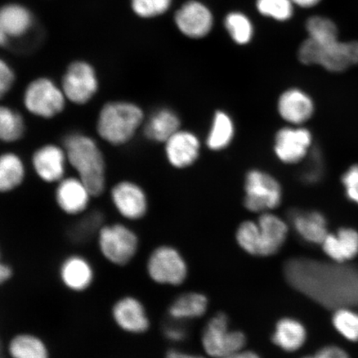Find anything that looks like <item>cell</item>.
<instances>
[{"label": "cell", "mask_w": 358, "mask_h": 358, "mask_svg": "<svg viewBox=\"0 0 358 358\" xmlns=\"http://www.w3.org/2000/svg\"><path fill=\"white\" fill-rule=\"evenodd\" d=\"M286 280L295 289L330 310L358 303V268L306 258L285 263Z\"/></svg>", "instance_id": "6da1fadb"}, {"label": "cell", "mask_w": 358, "mask_h": 358, "mask_svg": "<svg viewBox=\"0 0 358 358\" xmlns=\"http://www.w3.org/2000/svg\"><path fill=\"white\" fill-rule=\"evenodd\" d=\"M100 142L79 129L66 132L61 141L69 168L82 179L95 199L104 195L108 187V166Z\"/></svg>", "instance_id": "7a4b0ae2"}, {"label": "cell", "mask_w": 358, "mask_h": 358, "mask_svg": "<svg viewBox=\"0 0 358 358\" xmlns=\"http://www.w3.org/2000/svg\"><path fill=\"white\" fill-rule=\"evenodd\" d=\"M146 112L137 102L111 99L97 112L95 131L103 144L114 148L129 145L141 133Z\"/></svg>", "instance_id": "3957f363"}, {"label": "cell", "mask_w": 358, "mask_h": 358, "mask_svg": "<svg viewBox=\"0 0 358 358\" xmlns=\"http://www.w3.org/2000/svg\"><path fill=\"white\" fill-rule=\"evenodd\" d=\"M21 99L27 114L47 122L59 117L69 105L59 82L47 76L31 80L22 90Z\"/></svg>", "instance_id": "277c9868"}, {"label": "cell", "mask_w": 358, "mask_h": 358, "mask_svg": "<svg viewBox=\"0 0 358 358\" xmlns=\"http://www.w3.org/2000/svg\"><path fill=\"white\" fill-rule=\"evenodd\" d=\"M243 206L248 211L262 214L278 208L284 189L274 174L262 168H252L243 178Z\"/></svg>", "instance_id": "5b68a950"}, {"label": "cell", "mask_w": 358, "mask_h": 358, "mask_svg": "<svg viewBox=\"0 0 358 358\" xmlns=\"http://www.w3.org/2000/svg\"><path fill=\"white\" fill-rule=\"evenodd\" d=\"M298 58L303 65H320L332 73H342L358 64V42L338 40L322 45L308 38L299 48Z\"/></svg>", "instance_id": "8992f818"}, {"label": "cell", "mask_w": 358, "mask_h": 358, "mask_svg": "<svg viewBox=\"0 0 358 358\" xmlns=\"http://www.w3.org/2000/svg\"><path fill=\"white\" fill-rule=\"evenodd\" d=\"M59 83L69 104L79 107L91 104L101 87L96 67L86 60L71 62Z\"/></svg>", "instance_id": "52a82bcc"}, {"label": "cell", "mask_w": 358, "mask_h": 358, "mask_svg": "<svg viewBox=\"0 0 358 358\" xmlns=\"http://www.w3.org/2000/svg\"><path fill=\"white\" fill-rule=\"evenodd\" d=\"M313 141L312 132L304 125L285 124L273 137V155L282 164H299L310 155Z\"/></svg>", "instance_id": "ba28073f"}, {"label": "cell", "mask_w": 358, "mask_h": 358, "mask_svg": "<svg viewBox=\"0 0 358 358\" xmlns=\"http://www.w3.org/2000/svg\"><path fill=\"white\" fill-rule=\"evenodd\" d=\"M97 236L103 256L115 265H127L136 254L138 236L123 223L104 224Z\"/></svg>", "instance_id": "9c48e42d"}, {"label": "cell", "mask_w": 358, "mask_h": 358, "mask_svg": "<svg viewBox=\"0 0 358 358\" xmlns=\"http://www.w3.org/2000/svg\"><path fill=\"white\" fill-rule=\"evenodd\" d=\"M29 167L40 181L48 185H56L69 176V164L62 143L46 142L32 152Z\"/></svg>", "instance_id": "30bf717a"}, {"label": "cell", "mask_w": 358, "mask_h": 358, "mask_svg": "<svg viewBox=\"0 0 358 358\" xmlns=\"http://www.w3.org/2000/svg\"><path fill=\"white\" fill-rule=\"evenodd\" d=\"M201 342L208 355L219 358L240 352L245 346V336L231 330L227 315L217 313L206 325Z\"/></svg>", "instance_id": "8fae6325"}, {"label": "cell", "mask_w": 358, "mask_h": 358, "mask_svg": "<svg viewBox=\"0 0 358 358\" xmlns=\"http://www.w3.org/2000/svg\"><path fill=\"white\" fill-rule=\"evenodd\" d=\"M108 192L112 206L127 220H141L149 211L147 192L133 179H120L110 187Z\"/></svg>", "instance_id": "7c38bea8"}, {"label": "cell", "mask_w": 358, "mask_h": 358, "mask_svg": "<svg viewBox=\"0 0 358 358\" xmlns=\"http://www.w3.org/2000/svg\"><path fill=\"white\" fill-rule=\"evenodd\" d=\"M174 24L186 38L199 40L211 34L215 17L207 4L200 0H187L174 13Z\"/></svg>", "instance_id": "4fadbf2b"}, {"label": "cell", "mask_w": 358, "mask_h": 358, "mask_svg": "<svg viewBox=\"0 0 358 358\" xmlns=\"http://www.w3.org/2000/svg\"><path fill=\"white\" fill-rule=\"evenodd\" d=\"M203 145L198 134L182 127L163 145L165 159L174 169H189L198 163Z\"/></svg>", "instance_id": "5bb4252c"}, {"label": "cell", "mask_w": 358, "mask_h": 358, "mask_svg": "<svg viewBox=\"0 0 358 358\" xmlns=\"http://www.w3.org/2000/svg\"><path fill=\"white\" fill-rule=\"evenodd\" d=\"M147 268L151 279L160 284L180 285L187 274L185 259L169 246L156 249L151 254Z\"/></svg>", "instance_id": "9a60e30c"}, {"label": "cell", "mask_w": 358, "mask_h": 358, "mask_svg": "<svg viewBox=\"0 0 358 358\" xmlns=\"http://www.w3.org/2000/svg\"><path fill=\"white\" fill-rule=\"evenodd\" d=\"M55 201L60 211L71 217H79L89 210L94 196L77 176H66L55 185Z\"/></svg>", "instance_id": "2e32d148"}, {"label": "cell", "mask_w": 358, "mask_h": 358, "mask_svg": "<svg viewBox=\"0 0 358 358\" xmlns=\"http://www.w3.org/2000/svg\"><path fill=\"white\" fill-rule=\"evenodd\" d=\"M276 112L286 124H306L315 111L312 96L302 88L291 87L281 92L276 100Z\"/></svg>", "instance_id": "e0dca14e"}, {"label": "cell", "mask_w": 358, "mask_h": 358, "mask_svg": "<svg viewBox=\"0 0 358 358\" xmlns=\"http://www.w3.org/2000/svg\"><path fill=\"white\" fill-rule=\"evenodd\" d=\"M182 127L178 112L171 106H160L146 115L141 134L147 141L164 145Z\"/></svg>", "instance_id": "ac0fdd59"}, {"label": "cell", "mask_w": 358, "mask_h": 358, "mask_svg": "<svg viewBox=\"0 0 358 358\" xmlns=\"http://www.w3.org/2000/svg\"><path fill=\"white\" fill-rule=\"evenodd\" d=\"M34 24L32 13L17 3L0 8V48L7 47L11 40L24 37Z\"/></svg>", "instance_id": "d6986e66"}, {"label": "cell", "mask_w": 358, "mask_h": 358, "mask_svg": "<svg viewBox=\"0 0 358 358\" xmlns=\"http://www.w3.org/2000/svg\"><path fill=\"white\" fill-rule=\"evenodd\" d=\"M236 124L229 111L217 109L213 112L204 145L214 153H221L230 148L235 141Z\"/></svg>", "instance_id": "ffe728a7"}, {"label": "cell", "mask_w": 358, "mask_h": 358, "mask_svg": "<svg viewBox=\"0 0 358 358\" xmlns=\"http://www.w3.org/2000/svg\"><path fill=\"white\" fill-rule=\"evenodd\" d=\"M28 164L17 152H0V194H8L20 189L28 177Z\"/></svg>", "instance_id": "44dd1931"}, {"label": "cell", "mask_w": 358, "mask_h": 358, "mask_svg": "<svg viewBox=\"0 0 358 358\" xmlns=\"http://www.w3.org/2000/svg\"><path fill=\"white\" fill-rule=\"evenodd\" d=\"M261 240L262 257L271 256L284 245L289 232V227L283 219L272 212L259 214L257 221Z\"/></svg>", "instance_id": "7402d4cb"}, {"label": "cell", "mask_w": 358, "mask_h": 358, "mask_svg": "<svg viewBox=\"0 0 358 358\" xmlns=\"http://www.w3.org/2000/svg\"><path fill=\"white\" fill-rule=\"evenodd\" d=\"M115 323L127 332L145 333L150 327L143 304L133 297H125L116 303L112 310Z\"/></svg>", "instance_id": "603a6c76"}, {"label": "cell", "mask_w": 358, "mask_h": 358, "mask_svg": "<svg viewBox=\"0 0 358 358\" xmlns=\"http://www.w3.org/2000/svg\"><path fill=\"white\" fill-rule=\"evenodd\" d=\"M289 221L295 231L308 243H323L328 230L323 213L294 209L289 213Z\"/></svg>", "instance_id": "cb8c5ba5"}, {"label": "cell", "mask_w": 358, "mask_h": 358, "mask_svg": "<svg viewBox=\"0 0 358 358\" xmlns=\"http://www.w3.org/2000/svg\"><path fill=\"white\" fill-rule=\"evenodd\" d=\"M3 101H0V144L15 145L25 138L28 124L20 110Z\"/></svg>", "instance_id": "d4e9b609"}, {"label": "cell", "mask_w": 358, "mask_h": 358, "mask_svg": "<svg viewBox=\"0 0 358 358\" xmlns=\"http://www.w3.org/2000/svg\"><path fill=\"white\" fill-rule=\"evenodd\" d=\"M322 244L330 258L335 262L343 263L358 255V232L352 228H341L336 235H327Z\"/></svg>", "instance_id": "484cf974"}, {"label": "cell", "mask_w": 358, "mask_h": 358, "mask_svg": "<svg viewBox=\"0 0 358 358\" xmlns=\"http://www.w3.org/2000/svg\"><path fill=\"white\" fill-rule=\"evenodd\" d=\"M60 275L66 287L78 292L87 289L94 277L91 265L86 259L78 256L66 259L62 265Z\"/></svg>", "instance_id": "4316f807"}, {"label": "cell", "mask_w": 358, "mask_h": 358, "mask_svg": "<svg viewBox=\"0 0 358 358\" xmlns=\"http://www.w3.org/2000/svg\"><path fill=\"white\" fill-rule=\"evenodd\" d=\"M272 340L284 351L294 352L306 343V330L299 321L285 317L277 323Z\"/></svg>", "instance_id": "83f0119b"}, {"label": "cell", "mask_w": 358, "mask_h": 358, "mask_svg": "<svg viewBox=\"0 0 358 358\" xmlns=\"http://www.w3.org/2000/svg\"><path fill=\"white\" fill-rule=\"evenodd\" d=\"M208 308V299L203 294L189 293L180 295L169 308L174 320H192L203 316Z\"/></svg>", "instance_id": "f1b7e54d"}, {"label": "cell", "mask_w": 358, "mask_h": 358, "mask_svg": "<svg viewBox=\"0 0 358 358\" xmlns=\"http://www.w3.org/2000/svg\"><path fill=\"white\" fill-rule=\"evenodd\" d=\"M223 25L232 41L238 46H246L252 42L255 26L252 20L245 13H228L224 17Z\"/></svg>", "instance_id": "f546056e"}, {"label": "cell", "mask_w": 358, "mask_h": 358, "mask_svg": "<svg viewBox=\"0 0 358 358\" xmlns=\"http://www.w3.org/2000/svg\"><path fill=\"white\" fill-rule=\"evenodd\" d=\"M104 215L94 210L79 216L69 231V238L73 243L80 244L87 243L94 236H97L101 228L104 225Z\"/></svg>", "instance_id": "4dcf8cb0"}, {"label": "cell", "mask_w": 358, "mask_h": 358, "mask_svg": "<svg viewBox=\"0 0 358 358\" xmlns=\"http://www.w3.org/2000/svg\"><path fill=\"white\" fill-rule=\"evenodd\" d=\"M12 358H48V351L41 339L30 334H20L8 345Z\"/></svg>", "instance_id": "1f68e13d"}, {"label": "cell", "mask_w": 358, "mask_h": 358, "mask_svg": "<svg viewBox=\"0 0 358 358\" xmlns=\"http://www.w3.org/2000/svg\"><path fill=\"white\" fill-rule=\"evenodd\" d=\"M308 38L319 44L338 41V30L334 22L328 17L313 16L306 22Z\"/></svg>", "instance_id": "d6a6232c"}, {"label": "cell", "mask_w": 358, "mask_h": 358, "mask_svg": "<svg viewBox=\"0 0 358 358\" xmlns=\"http://www.w3.org/2000/svg\"><path fill=\"white\" fill-rule=\"evenodd\" d=\"M294 7L292 0H256V8L259 15L277 22L292 19Z\"/></svg>", "instance_id": "836d02e7"}, {"label": "cell", "mask_w": 358, "mask_h": 358, "mask_svg": "<svg viewBox=\"0 0 358 358\" xmlns=\"http://www.w3.org/2000/svg\"><path fill=\"white\" fill-rule=\"evenodd\" d=\"M306 162L299 178L303 185H316L324 178L325 172L324 157L319 147H313Z\"/></svg>", "instance_id": "e575fe53"}, {"label": "cell", "mask_w": 358, "mask_h": 358, "mask_svg": "<svg viewBox=\"0 0 358 358\" xmlns=\"http://www.w3.org/2000/svg\"><path fill=\"white\" fill-rule=\"evenodd\" d=\"M236 236L237 243L246 252L253 256L261 255V240L257 221L248 220L241 223Z\"/></svg>", "instance_id": "d590c367"}, {"label": "cell", "mask_w": 358, "mask_h": 358, "mask_svg": "<svg viewBox=\"0 0 358 358\" xmlns=\"http://www.w3.org/2000/svg\"><path fill=\"white\" fill-rule=\"evenodd\" d=\"M335 329L344 338L358 342V315L348 308H338L333 317Z\"/></svg>", "instance_id": "8d00e7d4"}, {"label": "cell", "mask_w": 358, "mask_h": 358, "mask_svg": "<svg viewBox=\"0 0 358 358\" xmlns=\"http://www.w3.org/2000/svg\"><path fill=\"white\" fill-rule=\"evenodd\" d=\"M173 0H131L132 10L141 19L164 15L172 7Z\"/></svg>", "instance_id": "74e56055"}, {"label": "cell", "mask_w": 358, "mask_h": 358, "mask_svg": "<svg viewBox=\"0 0 358 358\" xmlns=\"http://www.w3.org/2000/svg\"><path fill=\"white\" fill-rule=\"evenodd\" d=\"M17 75L13 67L0 57V101H3L15 89Z\"/></svg>", "instance_id": "f35d334b"}, {"label": "cell", "mask_w": 358, "mask_h": 358, "mask_svg": "<svg viewBox=\"0 0 358 358\" xmlns=\"http://www.w3.org/2000/svg\"><path fill=\"white\" fill-rule=\"evenodd\" d=\"M342 185L346 198L358 205V164H353L343 173Z\"/></svg>", "instance_id": "ab89813d"}, {"label": "cell", "mask_w": 358, "mask_h": 358, "mask_svg": "<svg viewBox=\"0 0 358 358\" xmlns=\"http://www.w3.org/2000/svg\"><path fill=\"white\" fill-rule=\"evenodd\" d=\"M315 356L317 358H349L345 351L335 346L322 348Z\"/></svg>", "instance_id": "60d3db41"}, {"label": "cell", "mask_w": 358, "mask_h": 358, "mask_svg": "<svg viewBox=\"0 0 358 358\" xmlns=\"http://www.w3.org/2000/svg\"><path fill=\"white\" fill-rule=\"evenodd\" d=\"M165 336L173 342H180L186 338V330L179 325H169L164 329Z\"/></svg>", "instance_id": "b9f144b4"}, {"label": "cell", "mask_w": 358, "mask_h": 358, "mask_svg": "<svg viewBox=\"0 0 358 358\" xmlns=\"http://www.w3.org/2000/svg\"><path fill=\"white\" fill-rule=\"evenodd\" d=\"M13 275L12 268L1 261V255H0V285L6 283L11 278Z\"/></svg>", "instance_id": "7bdbcfd3"}, {"label": "cell", "mask_w": 358, "mask_h": 358, "mask_svg": "<svg viewBox=\"0 0 358 358\" xmlns=\"http://www.w3.org/2000/svg\"><path fill=\"white\" fill-rule=\"evenodd\" d=\"M321 0H292L294 6L301 7L303 8H310L320 3Z\"/></svg>", "instance_id": "ee69618b"}, {"label": "cell", "mask_w": 358, "mask_h": 358, "mask_svg": "<svg viewBox=\"0 0 358 358\" xmlns=\"http://www.w3.org/2000/svg\"><path fill=\"white\" fill-rule=\"evenodd\" d=\"M219 358H261L259 357L258 355H257L256 352H250V351H246V352H238L234 353V355L223 357H219Z\"/></svg>", "instance_id": "f6af8a7d"}, {"label": "cell", "mask_w": 358, "mask_h": 358, "mask_svg": "<svg viewBox=\"0 0 358 358\" xmlns=\"http://www.w3.org/2000/svg\"><path fill=\"white\" fill-rule=\"evenodd\" d=\"M166 358H203L199 356L186 355L177 350H170L167 353Z\"/></svg>", "instance_id": "bcb514c9"}, {"label": "cell", "mask_w": 358, "mask_h": 358, "mask_svg": "<svg viewBox=\"0 0 358 358\" xmlns=\"http://www.w3.org/2000/svg\"><path fill=\"white\" fill-rule=\"evenodd\" d=\"M0 358H4L1 342H0Z\"/></svg>", "instance_id": "7dc6e473"}, {"label": "cell", "mask_w": 358, "mask_h": 358, "mask_svg": "<svg viewBox=\"0 0 358 358\" xmlns=\"http://www.w3.org/2000/svg\"><path fill=\"white\" fill-rule=\"evenodd\" d=\"M303 358H317L316 356L315 357H303Z\"/></svg>", "instance_id": "c3c4849f"}]
</instances>
